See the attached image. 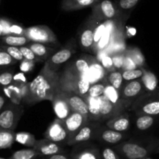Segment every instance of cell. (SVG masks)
Listing matches in <instances>:
<instances>
[{
	"label": "cell",
	"mask_w": 159,
	"mask_h": 159,
	"mask_svg": "<svg viewBox=\"0 0 159 159\" xmlns=\"http://www.w3.org/2000/svg\"><path fill=\"white\" fill-rule=\"evenodd\" d=\"M141 80L142 81L147 92L153 93L158 88V78L152 71H149L144 68V74L141 76Z\"/></svg>",
	"instance_id": "25"
},
{
	"label": "cell",
	"mask_w": 159,
	"mask_h": 159,
	"mask_svg": "<svg viewBox=\"0 0 159 159\" xmlns=\"http://www.w3.org/2000/svg\"><path fill=\"white\" fill-rule=\"evenodd\" d=\"M89 106V122L101 121L100 98H93L88 94L83 96Z\"/></svg>",
	"instance_id": "21"
},
{
	"label": "cell",
	"mask_w": 159,
	"mask_h": 159,
	"mask_svg": "<svg viewBox=\"0 0 159 159\" xmlns=\"http://www.w3.org/2000/svg\"><path fill=\"white\" fill-rule=\"evenodd\" d=\"M26 46L29 47L36 55L40 59H48L52 54H54V48L48 46V45L41 43H37V42L30 41Z\"/></svg>",
	"instance_id": "23"
},
{
	"label": "cell",
	"mask_w": 159,
	"mask_h": 159,
	"mask_svg": "<svg viewBox=\"0 0 159 159\" xmlns=\"http://www.w3.org/2000/svg\"><path fill=\"white\" fill-rule=\"evenodd\" d=\"M48 159H71V157H68V156H66L65 154H54V155L51 156H48Z\"/></svg>",
	"instance_id": "50"
},
{
	"label": "cell",
	"mask_w": 159,
	"mask_h": 159,
	"mask_svg": "<svg viewBox=\"0 0 159 159\" xmlns=\"http://www.w3.org/2000/svg\"><path fill=\"white\" fill-rule=\"evenodd\" d=\"M20 49L21 52L23 53V55L24 56L25 59H28V60L34 61V62H38L40 59L37 57L35 55V53L30 49L28 46L25 45V46L20 47Z\"/></svg>",
	"instance_id": "41"
},
{
	"label": "cell",
	"mask_w": 159,
	"mask_h": 159,
	"mask_svg": "<svg viewBox=\"0 0 159 159\" xmlns=\"http://www.w3.org/2000/svg\"><path fill=\"white\" fill-rule=\"evenodd\" d=\"M89 122V118L79 112H72V113L63 121L67 130L70 135V139L86 123ZM69 139V140H70Z\"/></svg>",
	"instance_id": "12"
},
{
	"label": "cell",
	"mask_w": 159,
	"mask_h": 159,
	"mask_svg": "<svg viewBox=\"0 0 159 159\" xmlns=\"http://www.w3.org/2000/svg\"><path fill=\"white\" fill-rule=\"evenodd\" d=\"M104 95L108 99V101L111 102L113 105L116 106V107L120 108L123 109V110L126 108L124 102H123L122 98H121L120 91L115 88L112 85L109 84L108 83H107Z\"/></svg>",
	"instance_id": "22"
},
{
	"label": "cell",
	"mask_w": 159,
	"mask_h": 159,
	"mask_svg": "<svg viewBox=\"0 0 159 159\" xmlns=\"http://www.w3.org/2000/svg\"><path fill=\"white\" fill-rule=\"evenodd\" d=\"M16 141V133L13 130L2 129L0 130V148L8 149Z\"/></svg>",
	"instance_id": "28"
},
{
	"label": "cell",
	"mask_w": 159,
	"mask_h": 159,
	"mask_svg": "<svg viewBox=\"0 0 159 159\" xmlns=\"http://www.w3.org/2000/svg\"><path fill=\"white\" fill-rule=\"evenodd\" d=\"M106 80L109 84L114 87L120 91L124 86V77L122 75V71L120 70H114L107 73L106 76Z\"/></svg>",
	"instance_id": "27"
},
{
	"label": "cell",
	"mask_w": 159,
	"mask_h": 159,
	"mask_svg": "<svg viewBox=\"0 0 159 159\" xmlns=\"http://www.w3.org/2000/svg\"><path fill=\"white\" fill-rule=\"evenodd\" d=\"M130 118L127 113L120 114L117 116L107 120V126L109 129L118 131V132H124L127 131L130 127Z\"/></svg>",
	"instance_id": "19"
},
{
	"label": "cell",
	"mask_w": 159,
	"mask_h": 159,
	"mask_svg": "<svg viewBox=\"0 0 159 159\" xmlns=\"http://www.w3.org/2000/svg\"><path fill=\"white\" fill-rule=\"evenodd\" d=\"M144 74V68H138L134 70H124L122 71V75L125 81H132L135 80L141 79Z\"/></svg>",
	"instance_id": "36"
},
{
	"label": "cell",
	"mask_w": 159,
	"mask_h": 159,
	"mask_svg": "<svg viewBox=\"0 0 159 159\" xmlns=\"http://www.w3.org/2000/svg\"><path fill=\"white\" fill-rule=\"evenodd\" d=\"M121 15L116 3L112 0H101L93 6L89 19L97 23L117 18Z\"/></svg>",
	"instance_id": "3"
},
{
	"label": "cell",
	"mask_w": 159,
	"mask_h": 159,
	"mask_svg": "<svg viewBox=\"0 0 159 159\" xmlns=\"http://www.w3.org/2000/svg\"><path fill=\"white\" fill-rule=\"evenodd\" d=\"M23 112L24 108L20 104L12 101L6 104L0 114V128L14 131Z\"/></svg>",
	"instance_id": "4"
},
{
	"label": "cell",
	"mask_w": 159,
	"mask_h": 159,
	"mask_svg": "<svg viewBox=\"0 0 159 159\" xmlns=\"http://www.w3.org/2000/svg\"><path fill=\"white\" fill-rule=\"evenodd\" d=\"M6 98H4L3 95H1L0 96V110H2L4 108V107L6 106Z\"/></svg>",
	"instance_id": "51"
},
{
	"label": "cell",
	"mask_w": 159,
	"mask_h": 159,
	"mask_svg": "<svg viewBox=\"0 0 159 159\" xmlns=\"http://www.w3.org/2000/svg\"><path fill=\"white\" fill-rule=\"evenodd\" d=\"M106 27H107V21H104L99 23V24L97 25V26L96 27L94 34V46L96 45H97L98 42L100 41V39L102 38V37L103 36L106 31ZM93 48H94V47H93Z\"/></svg>",
	"instance_id": "40"
},
{
	"label": "cell",
	"mask_w": 159,
	"mask_h": 159,
	"mask_svg": "<svg viewBox=\"0 0 159 159\" xmlns=\"http://www.w3.org/2000/svg\"><path fill=\"white\" fill-rule=\"evenodd\" d=\"M61 72L50 69L44 63L39 74L32 82L27 84L23 101L34 105L43 101H52L54 95L61 89Z\"/></svg>",
	"instance_id": "1"
},
{
	"label": "cell",
	"mask_w": 159,
	"mask_h": 159,
	"mask_svg": "<svg viewBox=\"0 0 159 159\" xmlns=\"http://www.w3.org/2000/svg\"><path fill=\"white\" fill-rule=\"evenodd\" d=\"M96 126L93 124V122H89L82 129H79L75 134L71 137L68 141V145H77L83 142L88 141L96 134Z\"/></svg>",
	"instance_id": "15"
},
{
	"label": "cell",
	"mask_w": 159,
	"mask_h": 159,
	"mask_svg": "<svg viewBox=\"0 0 159 159\" xmlns=\"http://www.w3.org/2000/svg\"><path fill=\"white\" fill-rule=\"evenodd\" d=\"M155 152L157 153V154H159V145L158 147H157V148H156V150H155Z\"/></svg>",
	"instance_id": "52"
},
{
	"label": "cell",
	"mask_w": 159,
	"mask_h": 159,
	"mask_svg": "<svg viewBox=\"0 0 159 159\" xmlns=\"http://www.w3.org/2000/svg\"><path fill=\"white\" fill-rule=\"evenodd\" d=\"M116 151L126 159H141L149 157L152 151L156 150L154 145L145 147L135 142H124L116 147Z\"/></svg>",
	"instance_id": "5"
},
{
	"label": "cell",
	"mask_w": 159,
	"mask_h": 159,
	"mask_svg": "<svg viewBox=\"0 0 159 159\" xmlns=\"http://www.w3.org/2000/svg\"><path fill=\"white\" fill-rule=\"evenodd\" d=\"M101 0H62L61 7L65 12L79 10L84 8L92 6L99 2Z\"/></svg>",
	"instance_id": "20"
},
{
	"label": "cell",
	"mask_w": 159,
	"mask_h": 159,
	"mask_svg": "<svg viewBox=\"0 0 159 159\" xmlns=\"http://www.w3.org/2000/svg\"><path fill=\"white\" fill-rule=\"evenodd\" d=\"M112 59H113V65L116 70H122L125 59V51L123 52H117L114 54H110Z\"/></svg>",
	"instance_id": "38"
},
{
	"label": "cell",
	"mask_w": 159,
	"mask_h": 159,
	"mask_svg": "<svg viewBox=\"0 0 159 159\" xmlns=\"http://www.w3.org/2000/svg\"><path fill=\"white\" fill-rule=\"evenodd\" d=\"M140 1L141 0H118L115 3L121 14L129 16Z\"/></svg>",
	"instance_id": "31"
},
{
	"label": "cell",
	"mask_w": 159,
	"mask_h": 159,
	"mask_svg": "<svg viewBox=\"0 0 159 159\" xmlns=\"http://www.w3.org/2000/svg\"><path fill=\"white\" fill-rule=\"evenodd\" d=\"M125 52L134 61L138 68H144L145 65V58L139 48L136 47L127 48Z\"/></svg>",
	"instance_id": "30"
},
{
	"label": "cell",
	"mask_w": 159,
	"mask_h": 159,
	"mask_svg": "<svg viewBox=\"0 0 159 159\" xmlns=\"http://www.w3.org/2000/svg\"><path fill=\"white\" fill-rule=\"evenodd\" d=\"M139 113L142 115H159V99H153L144 103L141 107Z\"/></svg>",
	"instance_id": "29"
},
{
	"label": "cell",
	"mask_w": 159,
	"mask_h": 159,
	"mask_svg": "<svg viewBox=\"0 0 159 159\" xmlns=\"http://www.w3.org/2000/svg\"><path fill=\"white\" fill-rule=\"evenodd\" d=\"M99 23L88 19L85 28L82 30L79 36V44L84 50L93 51L94 47L95 30Z\"/></svg>",
	"instance_id": "10"
},
{
	"label": "cell",
	"mask_w": 159,
	"mask_h": 159,
	"mask_svg": "<svg viewBox=\"0 0 159 159\" xmlns=\"http://www.w3.org/2000/svg\"><path fill=\"white\" fill-rule=\"evenodd\" d=\"M92 84L86 75H81L68 68H65L61 75V89L81 96L88 94Z\"/></svg>",
	"instance_id": "2"
},
{
	"label": "cell",
	"mask_w": 159,
	"mask_h": 159,
	"mask_svg": "<svg viewBox=\"0 0 159 159\" xmlns=\"http://www.w3.org/2000/svg\"><path fill=\"white\" fill-rule=\"evenodd\" d=\"M38 156V153L32 147L16 151L8 159H36Z\"/></svg>",
	"instance_id": "33"
},
{
	"label": "cell",
	"mask_w": 159,
	"mask_h": 159,
	"mask_svg": "<svg viewBox=\"0 0 159 159\" xmlns=\"http://www.w3.org/2000/svg\"><path fill=\"white\" fill-rule=\"evenodd\" d=\"M107 83V80L105 79L104 80L100 81V82L93 84L90 87L87 94L90 97H93V98H100L101 96L104 94Z\"/></svg>",
	"instance_id": "34"
},
{
	"label": "cell",
	"mask_w": 159,
	"mask_h": 159,
	"mask_svg": "<svg viewBox=\"0 0 159 159\" xmlns=\"http://www.w3.org/2000/svg\"><path fill=\"white\" fill-rule=\"evenodd\" d=\"M0 159H6V158H4V157H0Z\"/></svg>",
	"instance_id": "54"
},
{
	"label": "cell",
	"mask_w": 159,
	"mask_h": 159,
	"mask_svg": "<svg viewBox=\"0 0 159 159\" xmlns=\"http://www.w3.org/2000/svg\"><path fill=\"white\" fill-rule=\"evenodd\" d=\"M96 59L89 55H82L71 62L67 68L81 75H86L92 64Z\"/></svg>",
	"instance_id": "18"
},
{
	"label": "cell",
	"mask_w": 159,
	"mask_h": 159,
	"mask_svg": "<svg viewBox=\"0 0 159 159\" xmlns=\"http://www.w3.org/2000/svg\"><path fill=\"white\" fill-rule=\"evenodd\" d=\"M155 123V118L153 115H141L136 121V126L140 130H146L152 127Z\"/></svg>",
	"instance_id": "35"
},
{
	"label": "cell",
	"mask_w": 159,
	"mask_h": 159,
	"mask_svg": "<svg viewBox=\"0 0 159 159\" xmlns=\"http://www.w3.org/2000/svg\"><path fill=\"white\" fill-rule=\"evenodd\" d=\"M145 90V87L141 79L129 81L125 86H123L120 90V95L126 108Z\"/></svg>",
	"instance_id": "8"
},
{
	"label": "cell",
	"mask_w": 159,
	"mask_h": 159,
	"mask_svg": "<svg viewBox=\"0 0 159 159\" xmlns=\"http://www.w3.org/2000/svg\"><path fill=\"white\" fill-rule=\"evenodd\" d=\"M51 103L56 117L58 119L64 121L72 113V110L67 100L66 94L61 89H60L54 95Z\"/></svg>",
	"instance_id": "9"
},
{
	"label": "cell",
	"mask_w": 159,
	"mask_h": 159,
	"mask_svg": "<svg viewBox=\"0 0 159 159\" xmlns=\"http://www.w3.org/2000/svg\"><path fill=\"white\" fill-rule=\"evenodd\" d=\"M12 22L9 21L5 18H2L0 20V31H1V36L8 35L9 34V28H10Z\"/></svg>",
	"instance_id": "45"
},
{
	"label": "cell",
	"mask_w": 159,
	"mask_h": 159,
	"mask_svg": "<svg viewBox=\"0 0 159 159\" xmlns=\"http://www.w3.org/2000/svg\"><path fill=\"white\" fill-rule=\"evenodd\" d=\"M99 137L105 143L116 144V143L122 141L125 137V135L122 132H118V131L113 130V129H108L101 131Z\"/></svg>",
	"instance_id": "24"
},
{
	"label": "cell",
	"mask_w": 159,
	"mask_h": 159,
	"mask_svg": "<svg viewBox=\"0 0 159 159\" xmlns=\"http://www.w3.org/2000/svg\"><path fill=\"white\" fill-rule=\"evenodd\" d=\"M71 159H102V154L96 147L81 146L74 148L70 156Z\"/></svg>",
	"instance_id": "16"
},
{
	"label": "cell",
	"mask_w": 159,
	"mask_h": 159,
	"mask_svg": "<svg viewBox=\"0 0 159 159\" xmlns=\"http://www.w3.org/2000/svg\"><path fill=\"white\" fill-rule=\"evenodd\" d=\"M99 98H100L101 121L109 120L124 112V110L113 105L111 102L108 101L104 94Z\"/></svg>",
	"instance_id": "17"
},
{
	"label": "cell",
	"mask_w": 159,
	"mask_h": 159,
	"mask_svg": "<svg viewBox=\"0 0 159 159\" xmlns=\"http://www.w3.org/2000/svg\"><path fill=\"white\" fill-rule=\"evenodd\" d=\"M65 92L66 94L68 104H69L72 112H79L89 118V106L84 97L77 94L71 93V92Z\"/></svg>",
	"instance_id": "14"
},
{
	"label": "cell",
	"mask_w": 159,
	"mask_h": 159,
	"mask_svg": "<svg viewBox=\"0 0 159 159\" xmlns=\"http://www.w3.org/2000/svg\"><path fill=\"white\" fill-rule=\"evenodd\" d=\"M102 159H120L114 151V150L110 147H106L102 151Z\"/></svg>",
	"instance_id": "48"
},
{
	"label": "cell",
	"mask_w": 159,
	"mask_h": 159,
	"mask_svg": "<svg viewBox=\"0 0 159 159\" xmlns=\"http://www.w3.org/2000/svg\"><path fill=\"white\" fill-rule=\"evenodd\" d=\"M138 65L135 63L134 61L125 52V59H124V64L123 69L121 71L124 70H134V69H138Z\"/></svg>",
	"instance_id": "47"
},
{
	"label": "cell",
	"mask_w": 159,
	"mask_h": 159,
	"mask_svg": "<svg viewBox=\"0 0 159 159\" xmlns=\"http://www.w3.org/2000/svg\"><path fill=\"white\" fill-rule=\"evenodd\" d=\"M141 159H152V158H151L150 157H144V158H141Z\"/></svg>",
	"instance_id": "53"
},
{
	"label": "cell",
	"mask_w": 159,
	"mask_h": 159,
	"mask_svg": "<svg viewBox=\"0 0 159 159\" xmlns=\"http://www.w3.org/2000/svg\"><path fill=\"white\" fill-rule=\"evenodd\" d=\"M16 141L30 147H34L37 140L34 134L27 132H20L16 133Z\"/></svg>",
	"instance_id": "32"
},
{
	"label": "cell",
	"mask_w": 159,
	"mask_h": 159,
	"mask_svg": "<svg viewBox=\"0 0 159 159\" xmlns=\"http://www.w3.org/2000/svg\"><path fill=\"white\" fill-rule=\"evenodd\" d=\"M33 148L38 153L39 155L41 156L48 157V156L62 153V148L60 144L47 138L37 140Z\"/></svg>",
	"instance_id": "13"
},
{
	"label": "cell",
	"mask_w": 159,
	"mask_h": 159,
	"mask_svg": "<svg viewBox=\"0 0 159 159\" xmlns=\"http://www.w3.org/2000/svg\"><path fill=\"white\" fill-rule=\"evenodd\" d=\"M99 62L102 65V66L103 67L104 70H105L107 73L116 70L114 68V65H113V59H112L111 55H110V54H107L106 55H104L103 57L100 59V61H99Z\"/></svg>",
	"instance_id": "39"
},
{
	"label": "cell",
	"mask_w": 159,
	"mask_h": 159,
	"mask_svg": "<svg viewBox=\"0 0 159 159\" xmlns=\"http://www.w3.org/2000/svg\"><path fill=\"white\" fill-rule=\"evenodd\" d=\"M2 41L6 45L9 46L21 47L27 45L30 41L26 36L13 35V34H8L2 37Z\"/></svg>",
	"instance_id": "26"
},
{
	"label": "cell",
	"mask_w": 159,
	"mask_h": 159,
	"mask_svg": "<svg viewBox=\"0 0 159 159\" xmlns=\"http://www.w3.org/2000/svg\"><path fill=\"white\" fill-rule=\"evenodd\" d=\"M2 49L7 51L15 60L20 61L22 62L24 60V56L23 55V53L21 52L20 49V47L16 46H9V45H6V46H2Z\"/></svg>",
	"instance_id": "37"
},
{
	"label": "cell",
	"mask_w": 159,
	"mask_h": 159,
	"mask_svg": "<svg viewBox=\"0 0 159 159\" xmlns=\"http://www.w3.org/2000/svg\"><path fill=\"white\" fill-rule=\"evenodd\" d=\"M73 53H74V50L71 48H69V47L64 48L51 55L47 59L45 64H47L48 66L51 70L58 71V69L60 68L61 65L69 60Z\"/></svg>",
	"instance_id": "11"
},
{
	"label": "cell",
	"mask_w": 159,
	"mask_h": 159,
	"mask_svg": "<svg viewBox=\"0 0 159 159\" xmlns=\"http://www.w3.org/2000/svg\"><path fill=\"white\" fill-rule=\"evenodd\" d=\"M13 81L16 83H22V84H26V78L25 77L23 73H20L15 75L13 78Z\"/></svg>",
	"instance_id": "49"
},
{
	"label": "cell",
	"mask_w": 159,
	"mask_h": 159,
	"mask_svg": "<svg viewBox=\"0 0 159 159\" xmlns=\"http://www.w3.org/2000/svg\"><path fill=\"white\" fill-rule=\"evenodd\" d=\"M34 65H35V62L28 60V59H24L20 63V69L23 73H29L31 70H33Z\"/></svg>",
	"instance_id": "46"
},
{
	"label": "cell",
	"mask_w": 159,
	"mask_h": 159,
	"mask_svg": "<svg viewBox=\"0 0 159 159\" xmlns=\"http://www.w3.org/2000/svg\"><path fill=\"white\" fill-rule=\"evenodd\" d=\"M45 138L58 143H67L70 139V135L62 120L56 118L50 124L44 132Z\"/></svg>",
	"instance_id": "7"
},
{
	"label": "cell",
	"mask_w": 159,
	"mask_h": 159,
	"mask_svg": "<svg viewBox=\"0 0 159 159\" xmlns=\"http://www.w3.org/2000/svg\"><path fill=\"white\" fill-rule=\"evenodd\" d=\"M25 36L32 42L51 45L57 42L55 34L45 25H37L26 28Z\"/></svg>",
	"instance_id": "6"
},
{
	"label": "cell",
	"mask_w": 159,
	"mask_h": 159,
	"mask_svg": "<svg viewBox=\"0 0 159 159\" xmlns=\"http://www.w3.org/2000/svg\"><path fill=\"white\" fill-rule=\"evenodd\" d=\"M26 33V28L23 27L22 26L16 23H12L9 28V34L19 36H25Z\"/></svg>",
	"instance_id": "44"
},
{
	"label": "cell",
	"mask_w": 159,
	"mask_h": 159,
	"mask_svg": "<svg viewBox=\"0 0 159 159\" xmlns=\"http://www.w3.org/2000/svg\"><path fill=\"white\" fill-rule=\"evenodd\" d=\"M15 59L5 50L1 49L0 51V65L1 66H5V65H12V64L16 62Z\"/></svg>",
	"instance_id": "42"
},
{
	"label": "cell",
	"mask_w": 159,
	"mask_h": 159,
	"mask_svg": "<svg viewBox=\"0 0 159 159\" xmlns=\"http://www.w3.org/2000/svg\"><path fill=\"white\" fill-rule=\"evenodd\" d=\"M14 76L10 72H4L0 75V84L2 87H8L13 82Z\"/></svg>",
	"instance_id": "43"
}]
</instances>
